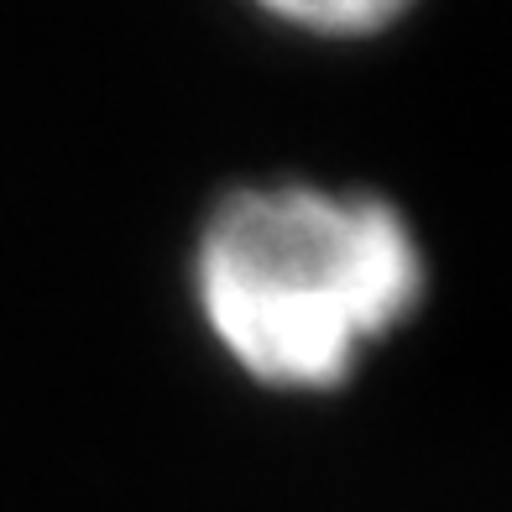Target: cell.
<instances>
[{"label": "cell", "instance_id": "6da1fadb", "mask_svg": "<svg viewBox=\"0 0 512 512\" xmlns=\"http://www.w3.org/2000/svg\"><path fill=\"white\" fill-rule=\"evenodd\" d=\"M189 293L215 351L267 392H340L429 298V256L387 194L241 183L194 236Z\"/></svg>", "mask_w": 512, "mask_h": 512}, {"label": "cell", "instance_id": "7a4b0ae2", "mask_svg": "<svg viewBox=\"0 0 512 512\" xmlns=\"http://www.w3.org/2000/svg\"><path fill=\"white\" fill-rule=\"evenodd\" d=\"M267 21L324 42H356L382 37L418 6V0H251Z\"/></svg>", "mask_w": 512, "mask_h": 512}]
</instances>
